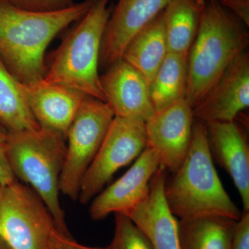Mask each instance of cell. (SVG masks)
<instances>
[{"mask_svg": "<svg viewBox=\"0 0 249 249\" xmlns=\"http://www.w3.org/2000/svg\"><path fill=\"white\" fill-rule=\"evenodd\" d=\"M109 249H154L146 235L127 216L115 214V230Z\"/></svg>", "mask_w": 249, "mask_h": 249, "instance_id": "cell-22", "label": "cell"}, {"mask_svg": "<svg viewBox=\"0 0 249 249\" xmlns=\"http://www.w3.org/2000/svg\"><path fill=\"white\" fill-rule=\"evenodd\" d=\"M95 0H85L64 9L35 11L11 0H0V58L22 83L43 79L45 52L60 31L80 20Z\"/></svg>", "mask_w": 249, "mask_h": 249, "instance_id": "cell-1", "label": "cell"}, {"mask_svg": "<svg viewBox=\"0 0 249 249\" xmlns=\"http://www.w3.org/2000/svg\"><path fill=\"white\" fill-rule=\"evenodd\" d=\"M194 119L193 109L185 98L155 111L145 123L146 147L157 154L167 172L175 173L184 160Z\"/></svg>", "mask_w": 249, "mask_h": 249, "instance_id": "cell-9", "label": "cell"}, {"mask_svg": "<svg viewBox=\"0 0 249 249\" xmlns=\"http://www.w3.org/2000/svg\"><path fill=\"white\" fill-rule=\"evenodd\" d=\"M109 1L95 0L57 50L44 81L106 102L98 68L103 36L111 16Z\"/></svg>", "mask_w": 249, "mask_h": 249, "instance_id": "cell-5", "label": "cell"}, {"mask_svg": "<svg viewBox=\"0 0 249 249\" xmlns=\"http://www.w3.org/2000/svg\"><path fill=\"white\" fill-rule=\"evenodd\" d=\"M52 249H109L107 248H98L82 245L72 238L71 236L64 235L58 231L55 232L52 240Z\"/></svg>", "mask_w": 249, "mask_h": 249, "instance_id": "cell-26", "label": "cell"}, {"mask_svg": "<svg viewBox=\"0 0 249 249\" xmlns=\"http://www.w3.org/2000/svg\"><path fill=\"white\" fill-rule=\"evenodd\" d=\"M206 0H171L163 11L168 52L188 56Z\"/></svg>", "mask_w": 249, "mask_h": 249, "instance_id": "cell-19", "label": "cell"}, {"mask_svg": "<svg viewBox=\"0 0 249 249\" xmlns=\"http://www.w3.org/2000/svg\"><path fill=\"white\" fill-rule=\"evenodd\" d=\"M223 6L232 11L246 26L249 25V0H224Z\"/></svg>", "mask_w": 249, "mask_h": 249, "instance_id": "cell-27", "label": "cell"}, {"mask_svg": "<svg viewBox=\"0 0 249 249\" xmlns=\"http://www.w3.org/2000/svg\"><path fill=\"white\" fill-rule=\"evenodd\" d=\"M3 186H2V185H1V183H0V196H1V191H2Z\"/></svg>", "mask_w": 249, "mask_h": 249, "instance_id": "cell-29", "label": "cell"}, {"mask_svg": "<svg viewBox=\"0 0 249 249\" xmlns=\"http://www.w3.org/2000/svg\"><path fill=\"white\" fill-rule=\"evenodd\" d=\"M243 22L218 0H206L188 58L186 99L194 109L248 46Z\"/></svg>", "mask_w": 249, "mask_h": 249, "instance_id": "cell-3", "label": "cell"}, {"mask_svg": "<svg viewBox=\"0 0 249 249\" xmlns=\"http://www.w3.org/2000/svg\"><path fill=\"white\" fill-rule=\"evenodd\" d=\"M58 229L43 201L18 180L0 196V239L9 249H52Z\"/></svg>", "mask_w": 249, "mask_h": 249, "instance_id": "cell-6", "label": "cell"}, {"mask_svg": "<svg viewBox=\"0 0 249 249\" xmlns=\"http://www.w3.org/2000/svg\"><path fill=\"white\" fill-rule=\"evenodd\" d=\"M21 91L41 128L66 138L67 132L87 95L43 80L31 83L19 82Z\"/></svg>", "mask_w": 249, "mask_h": 249, "instance_id": "cell-14", "label": "cell"}, {"mask_svg": "<svg viewBox=\"0 0 249 249\" xmlns=\"http://www.w3.org/2000/svg\"><path fill=\"white\" fill-rule=\"evenodd\" d=\"M249 106V55L244 52L193 109V114L205 124L232 122Z\"/></svg>", "mask_w": 249, "mask_h": 249, "instance_id": "cell-11", "label": "cell"}, {"mask_svg": "<svg viewBox=\"0 0 249 249\" xmlns=\"http://www.w3.org/2000/svg\"><path fill=\"white\" fill-rule=\"evenodd\" d=\"M218 1H219V2H222V1H224V0H218Z\"/></svg>", "mask_w": 249, "mask_h": 249, "instance_id": "cell-30", "label": "cell"}, {"mask_svg": "<svg viewBox=\"0 0 249 249\" xmlns=\"http://www.w3.org/2000/svg\"><path fill=\"white\" fill-rule=\"evenodd\" d=\"M213 160L227 172L240 193L243 211H249V147L235 121L206 124Z\"/></svg>", "mask_w": 249, "mask_h": 249, "instance_id": "cell-16", "label": "cell"}, {"mask_svg": "<svg viewBox=\"0 0 249 249\" xmlns=\"http://www.w3.org/2000/svg\"><path fill=\"white\" fill-rule=\"evenodd\" d=\"M7 158L15 178L30 187L49 210L59 231L71 236L60 202L66 138L43 128L7 132Z\"/></svg>", "mask_w": 249, "mask_h": 249, "instance_id": "cell-4", "label": "cell"}, {"mask_svg": "<svg viewBox=\"0 0 249 249\" xmlns=\"http://www.w3.org/2000/svg\"><path fill=\"white\" fill-rule=\"evenodd\" d=\"M0 249H9V247L6 245V244L0 239Z\"/></svg>", "mask_w": 249, "mask_h": 249, "instance_id": "cell-28", "label": "cell"}, {"mask_svg": "<svg viewBox=\"0 0 249 249\" xmlns=\"http://www.w3.org/2000/svg\"><path fill=\"white\" fill-rule=\"evenodd\" d=\"M163 12L136 34L123 54L149 85L168 53Z\"/></svg>", "mask_w": 249, "mask_h": 249, "instance_id": "cell-17", "label": "cell"}, {"mask_svg": "<svg viewBox=\"0 0 249 249\" xmlns=\"http://www.w3.org/2000/svg\"><path fill=\"white\" fill-rule=\"evenodd\" d=\"M160 166L157 154L145 147L122 177L91 200L90 217L98 221L112 213L128 214L148 196L150 181Z\"/></svg>", "mask_w": 249, "mask_h": 249, "instance_id": "cell-10", "label": "cell"}, {"mask_svg": "<svg viewBox=\"0 0 249 249\" xmlns=\"http://www.w3.org/2000/svg\"><path fill=\"white\" fill-rule=\"evenodd\" d=\"M166 172L160 167L150 181L148 196L126 216L146 235L154 249H180L178 219L165 199Z\"/></svg>", "mask_w": 249, "mask_h": 249, "instance_id": "cell-15", "label": "cell"}, {"mask_svg": "<svg viewBox=\"0 0 249 249\" xmlns=\"http://www.w3.org/2000/svg\"><path fill=\"white\" fill-rule=\"evenodd\" d=\"M115 117L107 103L87 96L67 132V152L60 180V191L78 200L85 173L97 155Z\"/></svg>", "mask_w": 249, "mask_h": 249, "instance_id": "cell-7", "label": "cell"}, {"mask_svg": "<svg viewBox=\"0 0 249 249\" xmlns=\"http://www.w3.org/2000/svg\"><path fill=\"white\" fill-rule=\"evenodd\" d=\"M7 132L0 126V183L2 186L16 181L7 158Z\"/></svg>", "mask_w": 249, "mask_h": 249, "instance_id": "cell-24", "label": "cell"}, {"mask_svg": "<svg viewBox=\"0 0 249 249\" xmlns=\"http://www.w3.org/2000/svg\"><path fill=\"white\" fill-rule=\"evenodd\" d=\"M170 174L169 178H165L164 196L175 217L240 219L242 211L224 189L214 168L205 123H194L188 153L179 168Z\"/></svg>", "mask_w": 249, "mask_h": 249, "instance_id": "cell-2", "label": "cell"}, {"mask_svg": "<svg viewBox=\"0 0 249 249\" xmlns=\"http://www.w3.org/2000/svg\"><path fill=\"white\" fill-rule=\"evenodd\" d=\"M171 0H119L103 36L100 61L106 66L122 58L136 34L163 12Z\"/></svg>", "mask_w": 249, "mask_h": 249, "instance_id": "cell-13", "label": "cell"}, {"mask_svg": "<svg viewBox=\"0 0 249 249\" xmlns=\"http://www.w3.org/2000/svg\"><path fill=\"white\" fill-rule=\"evenodd\" d=\"M188 58L168 52L150 84V98L155 111L186 98Z\"/></svg>", "mask_w": 249, "mask_h": 249, "instance_id": "cell-21", "label": "cell"}, {"mask_svg": "<svg viewBox=\"0 0 249 249\" xmlns=\"http://www.w3.org/2000/svg\"><path fill=\"white\" fill-rule=\"evenodd\" d=\"M232 249H249V211H242L236 224Z\"/></svg>", "mask_w": 249, "mask_h": 249, "instance_id": "cell-25", "label": "cell"}, {"mask_svg": "<svg viewBox=\"0 0 249 249\" xmlns=\"http://www.w3.org/2000/svg\"><path fill=\"white\" fill-rule=\"evenodd\" d=\"M22 9L35 11H52L71 5V0H11Z\"/></svg>", "mask_w": 249, "mask_h": 249, "instance_id": "cell-23", "label": "cell"}, {"mask_svg": "<svg viewBox=\"0 0 249 249\" xmlns=\"http://www.w3.org/2000/svg\"><path fill=\"white\" fill-rule=\"evenodd\" d=\"M101 82L106 102L116 116L145 124L155 114L150 85L124 59L111 65Z\"/></svg>", "mask_w": 249, "mask_h": 249, "instance_id": "cell-12", "label": "cell"}, {"mask_svg": "<svg viewBox=\"0 0 249 249\" xmlns=\"http://www.w3.org/2000/svg\"><path fill=\"white\" fill-rule=\"evenodd\" d=\"M237 222L221 216L179 219L180 249H232Z\"/></svg>", "mask_w": 249, "mask_h": 249, "instance_id": "cell-18", "label": "cell"}, {"mask_svg": "<svg viewBox=\"0 0 249 249\" xmlns=\"http://www.w3.org/2000/svg\"><path fill=\"white\" fill-rule=\"evenodd\" d=\"M0 126L7 132L40 128L21 91L19 81L0 58Z\"/></svg>", "mask_w": 249, "mask_h": 249, "instance_id": "cell-20", "label": "cell"}, {"mask_svg": "<svg viewBox=\"0 0 249 249\" xmlns=\"http://www.w3.org/2000/svg\"><path fill=\"white\" fill-rule=\"evenodd\" d=\"M145 123L116 116L80 185L78 200L88 204L104 189L114 174L146 147Z\"/></svg>", "mask_w": 249, "mask_h": 249, "instance_id": "cell-8", "label": "cell"}]
</instances>
